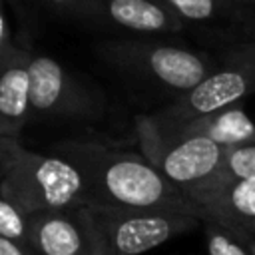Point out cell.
Instances as JSON below:
<instances>
[{"instance_id":"5bb4252c","label":"cell","mask_w":255,"mask_h":255,"mask_svg":"<svg viewBox=\"0 0 255 255\" xmlns=\"http://www.w3.org/2000/svg\"><path fill=\"white\" fill-rule=\"evenodd\" d=\"M207 255H255L253 239L213 219H201Z\"/></svg>"},{"instance_id":"2e32d148","label":"cell","mask_w":255,"mask_h":255,"mask_svg":"<svg viewBox=\"0 0 255 255\" xmlns=\"http://www.w3.org/2000/svg\"><path fill=\"white\" fill-rule=\"evenodd\" d=\"M30 215L12 197L0 193V237L30 247Z\"/></svg>"},{"instance_id":"4fadbf2b","label":"cell","mask_w":255,"mask_h":255,"mask_svg":"<svg viewBox=\"0 0 255 255\" xmlns=\"http://www.w3.org/2000/svg\"><path fill=\"white\" fill-rule=\"evenodd\" d=\"M161 128H165V126H161ZM165 129L181 131L187 135H201V137H207L223 147H239V145L255 143V122L245 114V108L241 102L221 108L217 112L199 116L181 126L165 128Z\"/></svg>"},{"instance_id":"52a82bcc","label":"cell","mask_w":255,"mask_h":255,"mask_svg":"<svg viewBox=\"0 0 255 255\" xmlns=\"http://www.w3.org/2000/svg\"><path fill=\"white\" fill-rule=\"evenodd\" d=\"M255 94V42L235 44L217 50V64L211 74L179 100L147 112L165 128L181 126L199 116L243 102Z\"/></svg>"},{"instance_id":"8fae6325","label":"cell","mask_w":255,"mask_h":255,"mask_svg":"<svg viewBox=\"0 0 255 255\" xmlns=\"http://www.w3.org/2000/svg\"><path fill=\"white\" fill-rule=\"evenodd\" d=\"M30 249L34 255H94L84 207L32 213Z\"/></svg>"},{"instance_id":"8992f818","label":"cell","mask_w":255,"mask_h":255,"mask_svg":"<svg viewBox=\"0 0 255 255\" xmlns=\"http://www.w3.org/2000/svg\"><path fill=\"white\" fill-rule=\"evenodd\" d=\"M133 129L139 153L185 195L207 185L227 153V147L207 137L187 135L153 124L145 112L135 116Z\"/></svg>"},{"instance_id":"7c38bea8","label":"cell","mask_w":255,"mask_h":255,"mask_svg":"<svg viewBox=\"0 0 255 255\" xmlns=\"http://www.w3.org/2000/svg\"><path fill=\"white\" fill-rule=\"evenodd\" d=\"M201 219L219 221L255 239V177L187 195Z\"/></svg>"},{"instance_id":"6da1fadb","label":"cell","mask_w":255,"mask_h":255,"mask_svg":"<svg viewBox=\"0 0 255 255\" xmlns=\"http://www.w3.org/2000/svg\"><path fill=\"white\" fill-rule=\"evenodd\" d=\"M84 177L88 205L118 209H155L189 205L143 153L124 149L100 135H72L52 145Z\"/></svg>"},{"instance_id":"277c9868","label":"cell","mask_w":255,"mask_h":255,"mask_svg":"<svg viewBox=\"0 0 255 255\" xmlns=\"http://www.w3.org/2000/svg\"><path fill=\"white\" fill-rule=\"evenodd\" d=\"M94 255H141L201 225L193 203L155 209L84 207Z\"/></svg>"},{"instance_id":"7a4b0ae2","label":"cell","mask_w":255,"mask_h":255,"mask_svg":"<svg viewBox=\"0 0 255 255\" xmlns=\"http://www.w3.org/2000/svg\"><path fill=\"white\" fill-rule=\"evenodd\" d=\"M94 52L128 90L163 106L199 86L217 64V50L171 38H104Z\"/></svg>"},{"instance_id":"9a60e30c","label":"cell","mask_w":255,"mask_h":255,"mask_svg":"<svg viewBox=\"0 0 255 255\" xmlns=\"http://www.w3.org/2000/svg\"><path fill=\"white\" fill-rule=\"evenodd\" d=\"M249 177H255V143L227 147L225 159H223L219 171L215 173V177L197 191L213 189V187H219V185H225L231 181H239V179H249ZM197 191H193V193H197Z\"/></svg>"},{"instance_id":"5b68a950","label":"cell","mask_w":255,"mask_h":255,"mask_svg":"<svg viewBox=\"0 0 255 255\" xmlns=\"http://www.w3.org/2000/svg\"><path fill=\"white\" fill-rule=\"evenodd\" d=\"M108 114V94L94 80L74 74L52 56L34 54L30 122L94 126Z\"/></svg>"},{"instance_id":"3957f363","label":"cell","mask_w":255,"mask_h":255,"mask_svg":"<svg viewBox=\"0 0 255 255\" xmlns=\"http://www.w3.org/2000/svg\"><path fill=\"white\" fill-rule=\"evenodd\" d=\"M0 193L28 213L88 205L84 177L68 159L32 151L12 137H0Z\"/></svg>"},{"instance_id":"9c48e42d","label":"cell","mask_w":255,"mask_h":255,"mask_svg":"<svg viewBox=\"0 0 255 255\" xmlns=\"http://www.w3.org/2000/svg\"><path fill=\"white\" fill-rule=\"evenodd\" d=\"M209 50L255 42V16L229 0H157Z\"/></svg>"},{"instance_id":"d6986e66","label":"cell","mask_w":255,"mask_h":255,"mask_svg":"<svg viewBox=\"0 0 255 255\" xmlns=\"http://www.w3.org/2000/svg\"><path fill=\"white\" fill-rule=\"evenodd\" d=\"M231 4H235L237 8H241L243 12L255 16V0H229Z\"/></svg>"},{"instance_id":"ac0fdd59","label":"cell","mask_w":255,"mask_h":255,"mask_svg":"<svg viewBox=\"0 0 255 255\" xmlns=\"http://www.w3.org/2000/svg\"><path fill=\"white\" fill-rule=\"evenodd\" d=\"M0 255H34V253L30 247H24L20 243L0 237Z\"/></svg>"},{"instance_id":"ba28073f","label":"cell","mask_w":255,"mask_h":255,"mask_svg":"<svg viewBox=\"0 0 255 255\" xmlns=\"http://www.w3.org/2000/svg\"><path fill=\"white\" fill-rule=\"evenodd\" d=\"M108 38H175L185 26L157 0H94L82 22Z\"/></svg>"},{"instance_id":"ffe728a7","label":"cell","mask_w":255,"mask_h":255,"mask_svg":"<svg viewBox=\"0 0 255 255\" xmlns=\"http://www.w3.org/2000/svg\"><path fill=\"white\" fill-rule=\"evenodd\" d=\"M253 251H255V239H253Z\"/></svg>"},{"instance_id":"30bf717a","label":"cell","mask_w":255,"mask_h":255,"mask_svg":"<svg viewBox=\"0 0 255 255\" xmlns=\"http://www.w3.org/2000/svg\"><path fill=\"white\" fill-rule=\"evenodd\" d=\"M34 46L26 34H20L16 50L0 60V137L20 139L30 124L32 60Z\"/></svg>"},{"instance_id":"e0dca14e","label":"cell","mask_w":255,"mask_h":255,"mask_svg":"<svg viewBox=\"0 0 255 255\" xmlns=\"http://www.w3.org/2000/svg\"><path fill=\"white\" fill-rule=\"evenodd\" d=\"M6 4H18V2H34L40 4L42 8H46L48 12L66 18V20H74L78 24L84 22V18L88 16L94 0H2Z\"/></svg>"}]
</instances>
